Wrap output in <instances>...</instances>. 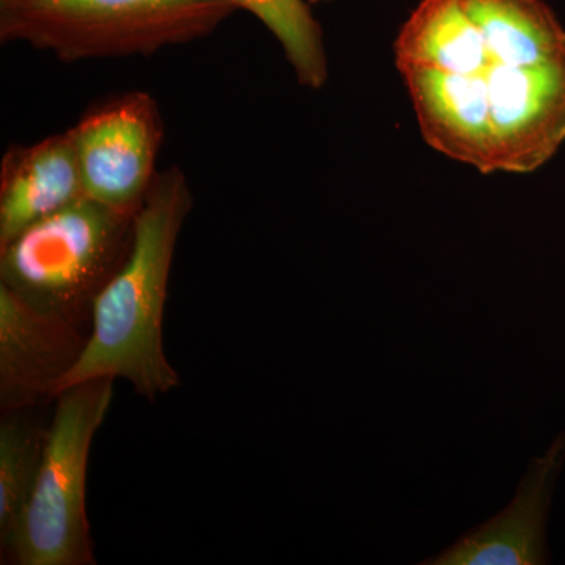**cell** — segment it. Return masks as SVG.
I'll return each instance as SVG.
<instances>
[{"mask_svg": "<svg viewBox=\"0 0 565 565\" xmlns=\"http://www.w3.org/2000/svg\"><path fill=\"white\" fill-rule=\"evenodd\" d=\"M192 206L182 170L159 172L134 217L125 259L93 300L84 351L54 397L99 379H122L148 401L181 385L163 349V313L178 237Z\"/></svg>", "mask_w": 565, "mask_h": 565, "instance_id": "cell-1", "label": "cell"}, {"mask_svg": "<svg viewBox=\"0 0 565 565\" xmlns=\"http://www.w3.org/2000/svg\"><path fill=\"white\" fill-rule=\"evenodd\" d=\"M234 9L255 14L274 33L305 87L318 90L329 76L322 29L308 0H228Z\"/></svg>", "mask_w": 565, "mask_h": 565, "instance_id": "cell-14", "label": "cell"}, {"mask_svg": "<svg viewBox=\"0 0 565 565\" xmlns=\"http://www.w3.org/2000/svg\"><path fill=\"white\" fill-rule=\"evenodd\" d=\"M136 212L82 196L0 247V285L79 326L129 250Z\"/></svg>", "mask_w": 565, "mask_h": 565, "instance_id": "cell-4", "label": "cell"}, {"mask_svg": "<svg viewBox=\"0 0 565 565\" xmlns=\"http://www.w3.org/2000/svg\"><path fill=\"white\" fill-rule=\"evenodd\" d=\"M84 195L118 211L136 212L158 172L163 126L148 93L129 92L96 107L68 129Z\"/></svg>", "mask_w": 565, "mask_h": 565, "instance_id": "cell-5", "label": "cell"}, {"mask_svg": "<svg viewBox=\"0 0 565 565\" xmlns=\"http://www.w3.org/2000/svg\"><path fill=\"white\" fill-rule=\"evenodd\" d=\"M114 382H85L55 396L31 498L17 525L0 541L11 563L96 564L85 504L87 468L93 440L114 401Z\"/></svg>", "mask_w": 565, "mask_h": 565, "instance_id": "cell-3", "label": "cell"}, {"mask_svg": "<svg viewBox=\"0 0 565 565\" xmlns=\"http://www.w3.org/2000/svg\"><path fill=\"white\" fill-rule=\"evenodd\" d=\"M28 411L3 412L0 423V541L28 505L46 441V430Z\"/></svg>", "mask_w": 565, "mask_h": 565, "instance_id": "cell-13", "label": "cell"}, {"mask_svg": "<svg viewBox=\"0 0 565 565\" xmlns=\"http://www.w3.org/2000/svg\"><path fill=\"white\" fill-rule=\"evenodd\" d=\"M88 337V334H87ZM87 337L77 323L43 313L0 285V407L32 408L79 360Z\"/></svg>", "mask_w": 565, "mask_h": 565, "instance_id": "cell-8", "label": "cell"}, {"mask_svg": "<svg viewBox=\"0 0 565 565\" xmlns=\"http://www.w3.org/2000/svg\"><path fill=\"white\" fill-rule=\"evenodd\" d=\"M565 467V429L531 459L514 498L492 519L467 531L423 565H545L552 563L546 526Z\"/></svg>", "mask_w": 565, "mask_h": 565, "instance_id": "cell-7", "label": "cell"}, {"mask_svg": "<svg viewBox=\"0 0 565 565\" xmlns=\"http://www.w3.org/2000/svg\"><path fill=\"white\" fill-rule=\"evenodd\" d=\"M234 10L228 0H0V39L63 62L150 55L210 35Z\"/></svg>", "mask_w": 565, "mask_h": 565, "instance_id": "cell-2", "label": "cell"}, {"mask_svg": "<svg viewBox=\"0 0 565 565\" xmlns=\"http://www.w3.org/2000/svg\"><path fill=\"white\" fill-rule=\"evenodd\" d=\"M494 172L530 173L565 140V52L526 66L484 71Z\"/></svg>", "mask_w": 565, "mask_h": 565, "instance_id": "cell-6", "label": "cell"}, {"mask_svg": "<svg viewBox=\"0 0 565 565\" xmlns=\"http://www.w3.org/2000/svg\"><path fill=\"white\" fill-rule=\"evenodd\" d=\"M396 65L399 71L479 74L492 62L460 0H422L397 35Z\"/></svg>", "mask_w": 565, "mask_h": 565, "instance_id": "cell-11", "label": "cell"}, {"mask_svg": "<svg viewBox=\"0 0 565 565\" xmlns=\"http://www.w3.org/2000/svg\"><path fill=\"white\" fill-rule=\"evenodd\" d=\"M308 2L316 3V2H329V0H308Z\"/></svg>", "mask_w": 565, "mask_h": 565, "instance_id": "cell-15", "label": "cell"}, {"mask_svg": "<svg viewBox=\"0 0 565 565\" xmlns=\"http://www.w3.org/2000/svg\"><path fill=\"white\" fill-rule=\"evenodd\" d=\"M424 140L479 172H494L493 129L484 73L456 74L426 68L401 71Z\"/></svg>", "mask_w": 565, "mask_h": 565, "instance_id": "cell-9", "label": "cell"}, {"mask_svg": "<svg viewBox=\"0 0 565 565\" xmlns=\"http://www.w3.org/2000/svg\"><path fill=\"white\" fill-rule=\"evenodd\" d=\"M84 195L70 132L11 148L0 169V247Z\"/></svg>", "mask_w": 565, "mask_h": 565, "instance_id": "cell-10", "label": "cell"}, {"mask_svg": "<svg viewBox=\"0 0 565 565\" xmlns=\"http://www.w3.org/2000/svg\"><path fill=\"white\" fill-rule=\"evenodd\" d=\"M492 63L526 66L565 52V29L542 0H460Z\"/></svg>", "mask_w": 565, "mask_h": 565, "instance_id": "cell-12", "label": "cell"}]
</instances>
